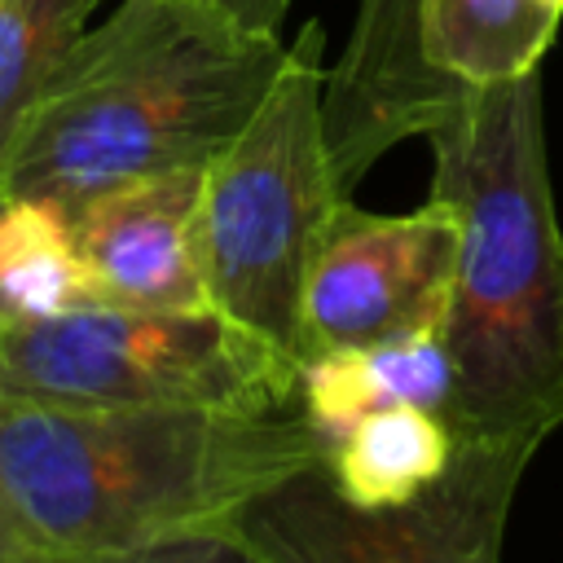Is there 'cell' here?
Returning a JSON list of instances; mask_svg holds the SVG:
<instances>
[{"mask_svg":"<svg viewBox=\"0 0 563 563\" xmlns=\"http://www.w3.org/2000/svg\"><path fill=\"white\" fill-rule=\"evenodd\" d=\"M466 84L422 53V0H356L343 57L325 70V141L352 194L400 141L422 136Z\"/></svg>","mask_w":563,"mask_h":563,"instance_id":"ba28073f","label":"cell"},{"mask_svg":"<svg viewBox=\"0 0 563 563\" xmlns=\"http://www.w3.org/2000/svg\"><path fill=\"white\" fill-rule=\"evenodd\" d=\"M0 405L303 413L299 365L216 308L88 303L9 321Z\"/></svg>","mask_w":563,"mask_h":563,"instance_id":"5b68a950","label":"cell"},{"mask_svg":"<svg viewBox=\"0 0 563 563\" xmlns=\"http://www.w3.org/2000/svg\"><path fill=\"white\" fill-rule=\"evenodd\" d=\"M457 224L440 198L383 216L343 198L303 282V361L321 352L405 347L444 330Z\"/></svg>","mask_w":563,"mask_h":563,"instance_id":"52a82bcc","label":"cell"},{"mask_svg":"<svg viewBox=\"0 0 563 563\" xmlns=\"http://www.w3.org/2000/svg\"><path fill=\"white\" fill-rule=\"evenodd\" d=\"M202 4L224 9L229 18H238V22L255 26V31H282L286 9H290V0H202Z\"/></svg>","mask_w":563,"mask_h":563,"instance_id":"2e32d148","label":"cell"},{"mask_svg":"<svg viewBox=\"0 0 563 563\" xmlns=\"http://www.w3.org/2000/svg\"><path fill=\"white\" fill-rule=\"evenodd\" d=\"M431 198L453 211L457 273L440 330L453 440L537 444L563 427V229L541 75L462 88L422 132Z\"/></svg>","mask_w":563,"mask_h":563,"instance_id":"6da1fadb","label":"cell"},{"mask_svg":"<svg viewBox=\"0 0 563 563\" xmlns=\"http://www.w3.org/2000/svg\"><path fill=\"white\" fill-rule=\"evenodd\" d=\"M101 303L84 268L75 224L44 198L0 202V308L9 321H44Z\"/></svg>","mask_w":563,"mask_h":563,"instance_id":"7c38bea8","label":"cell"},{"mask_svg":"<svg viewBox=\"0 0 563 563\" xmlns=\"http://www.w3.org/2000/svg\"><path fill=\"white\" fill-rule=\"evenodd\" d=\"M545 4H550V9H563V0H545Z\"/></svg>","mask_w":563,"mask_h":563,"instance_id":"d6986e66","label":"cell"},{"mask_svg":"<svg viewBox=\"0 0 563 563\" xmlns=\"http://www.w3.org/2000/svg\"><path fill=\"white\" fill-rule=\"evenodd\" d=\"M325 31L308 22L251 123L202 167L207 303L295 365L303 356V282L317 242L347 198L325 141Z\"/></svg>","mask_w":563,"mask_h":563,"instance_id":"277c9868","label":"cell"},{"mask_svg":"<svg viewBox=\"0 0 563 563\" xmlns=\"http://www.w3.org/2000/svg\"><path fill=\"white\" fill-rule=\"evenodd\" d=\"M97 0H0V176Z\"/></svg>","mask_w":563,"mask_h":563,"instance_id":"5bb4252c","label":"cell"},{"mask_svg":"<svg viewBox=\"0 0 563 563\" xmlns=\"http://www.w3.org/2000/svg\"><path fill=\"white\" fill-rule=\"evenodd\" d=\"M0 202H4V185H0ZM4 330H9V317H4V308H0V339H4Z\"/></svg>","mask_w":563,"mask_h":563,"instance_id":"ac0fdd59","label":"cell"},{"mask_svg":"<svg viewBox=\"0 0 563 563\" xmlns=\"http://www.w3.org/2000/svg\"><path fill=\"white\" fill-rule=\"evenodd\" d=\"M26 563H251V554L238 545L233 532H198L158 541L145 550H119V554H75V559H26Z\"/></svg>","mask_w":563,"mask_h":563,"instance_id":"9a60e30c","label":"cell"},{"mask_svg":"<svg viewBox=\"0 0 563 563\" xmlns=\"http://www.w3.org/2000/svg\"><path fill=\"white\" fill-rule=\"evenodd\" d=\"M26 559H31V554H26V550L9 537V528L0 523V563H26Z\"/></svg>","mask_w":563,"mask_h":563,"instance_id":"e0dca14e","label":"cell"},{"mask_svg":"<svg viewBox=\"0 0 563 563\" xmlns=\"http://www.w3.org/2000/svg\"><path fill=\"white\" fill-rule=\"evenodd\" d=\"M286 48L202 0H119L48 79L0 185L75 216L114 185L202 172L264 106Z\"/></svg>","mask_w":563,"mask_h":563,"instance_id":"3957f363","label":"cell"},{"mask_svg":"<svg viewBox=\"0 0 563 563\" xmlns=\"http://www.w3.org/2000/svg\"><path fill=\"white\" fill-rule=\"evenodd\" d=\"M449 396V356L440 334L405 343V347H369V352H321L299 365V405L321 427L334 431L361 409L378 405H427L444 418Z\"/></svg>","mask_w":563,"mask_h":563,"instance_id":"4fadbf2b","label":"cell"},{"mask_svg":"<svg viewBox=\"0 0 563 563\" xmlns=\"http://www.w3.org/2000/svg\"><path fill=\"white\" fill-rule=\"evenodd\" d=\"M532 453L523 440H457L431 488L378 510L347 501L321 462L255 497L229 532L251 563H501Z\"/></svg>","mask_w":563,"mask_h":563,"instance_id":"8992f818","label":"cell"},{"mask_svg":"<svg viewBox=\"0 0 563 563\" xmlns=\"http://www.w3.org/2000/svg\"><path fill=\"white\" fill-rule=\"evenodd\" d=\"M202 172H158L88 198L70 224L101 303L211 308L198 242Z\"/></svg>","mask_w":563,"mask_h":563,"instance_id":"9c48e42d","label":"cell"},{"mask_svg":"<svg viewBox=\"0 0 563 563\" xmlns=\"http://www.w3.org/2000/svg\"><path fill=\"white\" fill-rule=\"evenodd\" d=\"M559 18L545 0H422V53L466 88L506 84L541 66Z\"/></svg>","mask_w":563,"mask_h":563,"instance_id":"8fae6325","label":"cell"},{"mask_svg":"<svg viewBox=\"0 0 563 563\" xmlns=\"http://www.w3.org/2000/svg\"><path fill=\"white\" fill-rule=\"evenodd\" d=\"M321 462L308 413L0 405V523L31 559L145 550L229 532Z\"/></svg>","mask_w":563,"mask_h":563,"instance_id":"7a4b0ae2","label":"cell"},{"mask_svg":"<svg viewBox=\"0 0 563 563\" xmlns=\"http://www.w3.org/2000/svg\"><path fill=\"white\" fill-rule=\"evenodd\" d=\"M453 431L427 405H378L325 431V475L356 506H400L431 488L453 462Z\"/></svg>","mask_w":563,"mask_h":563,"instance_id":"30bf717a","label":"cell"}]
</instances>
